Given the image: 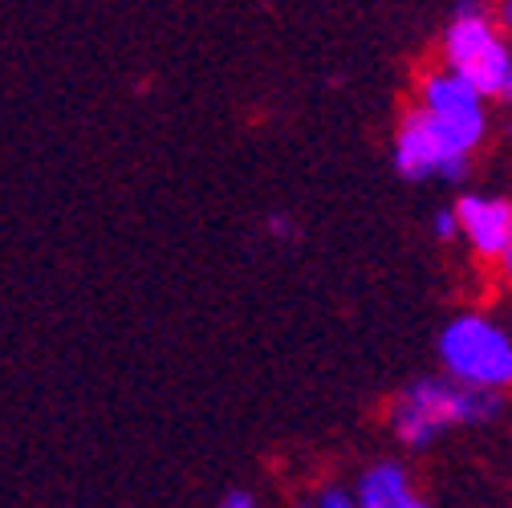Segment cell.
I'll return each instance as SVG.
<instances>
[{"label": "cell", "instance_id": "3", "mask_svg": "<svg viewBox=\"0 0 512 508\" xmlns=\"http://www.w3.org/2000/svg\"><path fill=\"white\" fill-rule=\"evenodd\" d=\"M439 61L464 74L484 98H504L512 86V41L484 0H460L439 41Z\"/></svg>", "mask_w": 512, "mask_h": 508}, {"label": "cell", "instance_id": "6", "mask_svg": "<svg viewBox=\"0 0 512 508\" xmlns=\"http://www.w3.org/2000/svg\"><path fill=\"white\" fill-rule=\"evenodd\" d=\"M354 492H358V504H362V508H419V504H423V496L415 492L411 472H407L399 460H378V464H370V468L358 476Z\"/></svg>", "mask_w": 512, "mask_h": 508}, {"label": "cell", "instance_id": "9", "mask_svg": "<svg viewBox=\"0 0 512 508\" xmlns=\"http://www.w3.org/2000/svg\"><path fill=\"white\" fill-rule=\"evenodd\" d=\"M220 504H224V508H256V504H261V500H256V492L232 488V492H224V496H220Z\"/></svg>", "mask_w": 512, "mask_h": 508}, {"label": "cell", "instance_id": "7", "mask_svg": "<svg viewBox=\"0 0 512 508\" xmlns=\"http://www.w3.org/2000/svg\"><path fill=\"white\" fill-rule=\"evenodd\" d=\"M313 504L317 508H354L358 504V492L354 488H342V484H326L313 492Z\"/></svg>", "mask_w": 512, "mask_h": 508}, {"label": "cell", "instance_id": "11", "mask_svg": "<svg viewBox=\"0 0 512 508\" xmlns=\"http://www.w3.org/2000/svg\"><path fill=\"white\" fill-rule=\"evenodd\" d=\"M496 17H500V25L512 33V0H500V5H496Z\"/></svg>", "mask_w": 512, "mask_h": 508}, {"label": "cell", "instance_id": "12", "mask_svg": "<svg viewBox=\"0 0 512 508\" xmlns=\"http://www.w3.org/2000/svg\"><path fill=\"white\" fill-rule=\"evenodd\" d=\"M500 277H504V285H512V244H508V252H504V257H500Z\"/></svg>", "mask_w": 512, "mask_h": 508}, {"label": "cell", "instance_id": "8", "mask_svg": "<svg viewBox=\"0 0 512 508\" xmlns=\"http://www.w3.org/2000/svg\"><path fill=\"white\" fill-rule=\"evenodd\" d=\"M431 224H435V236L439 240H460V212H456V204L452 208H439Z\"/></svg>", "mask_w": 512, "mask_h": 508}, {"label": "cell", "instance_id": "5", "mask_svg": "<svg viewBox=\"0 0 512 508\" xmlns=\"http://www.w3.org/2000/svg\"><path fill=\"white\" fill-rule=\"evenodd\" d=\"M460 240L484 265H500L512 244V200L504 196H460Z\"/></svg>", "mask_w": 512, "mask_h": 508}, {"label": "cell", "instance_id": "4", "mask_svg": "<svg viewBox=\"0 0 512 508\" xmlns=\"http://www.w3.org/2000/svg\"><path fill=\"white\" fill-rule=\"evenodd\" d=\"M439 366L460 383L512 391V334L488 313H460L439 334Z\"/></svg>", "mask_w": 512, "mask_h": 508}, {"label": "cell", "instance_id": "2", "mask_svg": "<svg viewBox=\"0 0 512 508\" xmlns=\"http://www.w3.org/2000/svg\"><path fill=\"white\" fill-rule=\"evenodd\" d=\"M484 135H488L484 126L452 122L427 110L423 102H415L399 118V131H395V171L411 183H423V179L456 183L468 175V159L484 143Z\"/></svg>", "mask_w": 512, "mask_h": 508}, {"label": "cell", "instance_id": "1", "mask_svg": "<svg viewBox=\"0 0 512 508\" xmlns=\"http://www.w3.org/2000/svg\"><path fill=\"white\" fill-rule=\"evenodd\" d=\"M504 415V391L472 387L452 374H431L411 383L387 411L395 439L407 452H423L452 427H488Z\"/></svg>", "mask_w": 512, "mask_h": 508}, {"label": "cell", "instance_id": "13", "mask_svg": "<svg viewBox=\"0 0 512 508\" xmlns=\"http://www.w3.org/2000/svg\"><path fill=\"white\" fill-rule=\"evenodd\" d=\"M504 102H508V106H512V86H508V94H504Z\"/></svg>", "mask_w": 512, "mask_h": 508}, {"label": "cell", "instance_id": "10", "mask_svg": "<svg viewBox=\"0 0 512 508\" xmlns=\"http://www.w3.org/2000/svg\"><path fill=\"white\" fill-rule=\"evenodd\" d=\"M269 236L289 240V236H293V220H289V216H269Z\"/></svg>", "mask_w": 512, "mask_h": 508}]
</instances>
